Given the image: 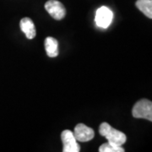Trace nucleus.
I'll use <instances>...</instances> for the list:
<instances>
[{"instance_id":"obj_1","label":"nucleus","mask_w":152,"mask_h":152,"mask_svg":"<svg viewBox=\"0 0 152 152\" xmlns=\"http://www.w3.org/2000/svg\"><path fill=\"white\" fill-rule=\"evenodd\" d=\"M99 134L104 136L109 143L122 146L127 140V137L121 131L111 127L107 123H102L99 127Z\"/></svg>"},{"instance_id":"obj_2","label":"nucleus","mask_w":152,"mask_h":152,"mask_svg":"<svg viewBox=\"0 0 152 152\" xmlns=\"http://www.w3.org/2000/svg\"><path fill=\"white\" fill-rule=\"evenodd\" d=\"M132 114L136 118H145L149 121H152L151 102L146 99L140 100L134 106Z\"/></svg>"},{"instance_id":"obj_3","label":"nucleus","mask_w":152,"mask_h":152,"mask_svg":"<svg viewBox=\"0 0 152 152\" xmlns=\"http://www.w3.org/2000/svg\"><path fill=\"white\" fill-rule=\"evenodd\" d=\"M45 9L49 15L56 20H61L66 15L64 4L58 0H49L45 4Z\"/></svg>"},{"instance_id":"obj_4","label":"nucleus","mask_w":152,"mask_h":152,"mask_svg":"<svg viewBox=\"0 0 152 152\" xmlns=\"http://www.w3.org/2000/svg\"><path fill=\"white\" fill-rule=\"evenodd\" d=\"M113 18V14L112 10L106 6H102L96 10L95 21L98 27L107 28L112 23Z\"/></svg>"},{"instance_id":"obj_5","label":"nucleus","mask_w":152,"mask_h":152,"mask_svg":"<svg viewBox=\"0 0 152 152\" xmlns=\"http://www.w3.org/2000/svg\"><path fill=\"white\" fill-rule=\"evenodd\" d=\"M61 139L63 141V151L64 152H79L80 147L78 145L74 133L70 130H64L61 134Z\"/></svg>"},{"instance_id":"obj_6","label":"nucleus","mask_w":152,"mask_h":152,"mask_svg":"<svg viewBox=\"0 0 152 152\" xmlns=\"http://www.w3.org/2000/svg\"><path fill=\"white\" fill-rule=\"evenodd\" d=\"M74 135L75 137L76 140L80 142H87L91 140L94 136L95 132L91 128L87 127L86 125L83 124H79L75 128Z\"/></svg>"},{"instance_id":"obj_7","label":"nucleus","mask_w":152,"mask_h":152,"mask_svg":"<svg viewBox=\"0 0 152 152\" xmlns=\"http://www.w3.org/2000/svg\"><path fill=\"white\" fill-rule=\"evenodd\" d=\"M20 26L28 39H33L36 37V27L30 18H23L20 22Z\"/></svg>"},{"instance_id":"obj_8","label":"nucleus","mask_w":152,"mask_h":152,"mask_svg":"<svg viewBox=\"0 0 152 152\" xmlns=\"http://www.w3.org/2000/svg\"><path fill=\"white\" fill-rule=\"evenodd\" d=\"M45 49L50 58H55L58 55V42L53 37H47L45 40Z\"/></svg>"},{"instance_id":"obj_9","label":"nucleus","mask_w":152,"mask_h":152,"mask_svg":"<svg viewBox=\"0 0 152 152\" xmlns=\"http://www.w3.org/2000/svg\"><path fill=\"white\" fill-rule=\"evenodd\" d=\"M136 7L148 18H152V0H137Z\"/></svg>"},{"instance_id":"obj_10","label":"nucleus","mask_w":152,"mask_h":152,"mask_svg":"<svg viewBox=\"0 0 152 152\" xmlns=\"http://www.w3.org/2000/svg\"><path fill=\"white\" fill-rule=\"evenodd\" d=\"M100 152H124V149L122 146H118L113 144L107 142L102 145L99 148Z\"/></svg>"}]
</instances>
